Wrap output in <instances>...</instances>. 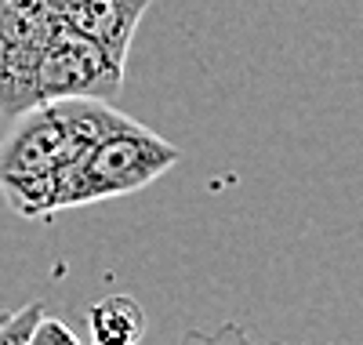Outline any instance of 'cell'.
<instances>
[{"instance_id": "6da1fadb", "label": "cell", "mask_w": 363, "mask_h": 345, "mask_svg": "<svg viewBox=\"0 0 363 345\" xmlns=\"http://www.w3.org/2000/svg\"><path fill=\"white\" fill-rule=\"evenodd\" d=\"M128 120L102 99H55L26 109L0 138V197L18 218L58 214L66 171L113 128Z\"/></svg>"}, {"instance_id": "7a4b0ae2", "label": "cell", "mask_w": 363, "mask_h": 345, "mask_svg": "<svg viewBox=\"0 0 363 345\" xmlns=\"http://www.w3.org/2000/svg\"><path fill=\"white\" fill-rule=\"evenodd\" d=\"M178 160V146H171L157 131H149L145 124L128 116L120 128L91 142L87 153L66 171L62 185H58V211L131 197L145 190L149 182H157L164 171H171Z\"/></svg>"}, {"instance_id": "3957f363", "label": "cell", "mask_w": 363, "mask_h": 345, "mask_svg": "<svg viewBox=\"0 0 363 345\" xmlns=\"http://www.w3.org/2000/svg\"><path fill=\"white\" fill-rule=\"evenodd\" d=\"M62 26L51 0H0V116L40 106L37 73L51 33Z\"/></svg>"}, {"instance_id": "277c9868", "label": "cell", "mask_w": 363, "mask_h": 345, "mask_svg": "<svg viewBox=\"0 0 363 345\" xmlns=\"http://www.w3.org/2000/svg\"><path fill=\"white\" fill-rule=\"evenodd\" d=\"M124 70L120 62L91 37L69 29L66 22L51 33L40 73H37V99H102L113 102L124 87Z\"/></svg>"}, {"instance_id": "5b68a950", "label": "cell", "mask_w": 363, "mask_h": 345, "mask_svg": "<svg viewBox=\"0 0 363 345\" xmlns=\"http://www.w3.org/2000/svg\"><path fill=\"white\" fill-rule=\"evenodd\" d=\"M153 0H51L55 15L69 29L102 44L120 66H128V55L138 33V22Z\"/></svg>"}, {"instance_id": "8992f818", "label": "cell", "mask_w": 363, "mask_h": 345, "mask_svg": "<svg viewBox=\"0 0 363 345\" xmlns=\"http://www.w3.org/2000/svg\"><path fill=\"white\" fill-rule=\"evenodd\" d=\"M91 345H138L145 338V309L131 295H109L87 305Z\"/></svg>"}, {"instance_id": "52a82bcc", "label": "cell", "mask_w": 363, "mask_h": 345, "mask_svg": "<svg viewBox=\"0 0 363 345\" xmlns=\"http://www.w3.org/2000/svg\"><path fill=\"white\" fill-rule=\"evenodd\" d=\"M40 317H44L40 302H29L15 312H4V317H0V345H26Z\"/></svg>"}, {"instance_id": "ba28073f", "label": "cell", "mask_w": 363, "mask_h": 345, "mask_svg": "<svg viewBox=\"0 0 363 345\" xmlns=\"http://www.w3.org/2000/svg\"><path fill=\"white\" fill-rule=\"evenodd\" d=\"M26 345H84V341H80L62 320H58V317H48V312H44Z\"/></svg>"}, {"instance_id": "9c48e42d", "label": "cell", "mask_w": 363, "mask_h": 345, "mask_svg": "<svg viewBox=\"0 0 363 345\" xmlns=\"http://www.w3.org/2000/svg\"><path fill=\"white\" fill-rule=\"evenodd\" d=\"M182 345H251L247 334L240 331V327H222L215 334H203V331H193L182 338Z\"/></svg>"}]
</instances>
